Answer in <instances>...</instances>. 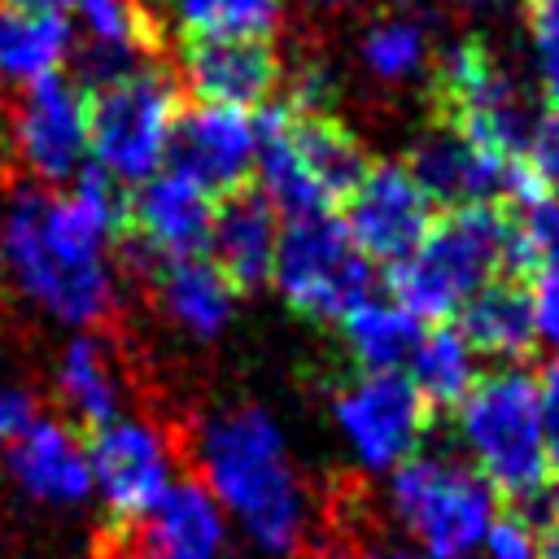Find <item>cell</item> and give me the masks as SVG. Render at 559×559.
I'll list each match as a JSON object with an SVG mask.
<instances>
[{
    "label": "cell",
    "mask_w": 559,
    "mask_h": 559,
    "mask_svg": "<svg viewBox=\"0 0 559 559\" xmlns=\"http://www.w3.org/2000/svg\"><path fill=\"white\" fill-rule=\"evenodd\" d=\"M127 236V201L100 170H79L66 192L13 188L0 205V266L26 301L70 328H105L118 314L114 245Z\"/></svg>",
    "instance_id": "obj_1"
},
{
    "label": "cell",
    "mask_w": 559,
    "mask_h": 559,
    "mask_svg": "<svg viewBox=\"0 0 559 559\" xmlns=\"http://www.w3.org/2000/svg\"><path fill=\"white\" fill-rule=\"evenodd\" d=\"M197 472L245 542L271 559L310 550L323 537V498L301 476L280 419L258 402H231L201 415L192 437Z\"/></svg>",
    "instance_id": "obj_2"
},
{
    "label": "cell",
    "mask_w": 559,
    "mask_h": 559,
    "mask_svg": "<svg viewBox=\"0 0 559 559\" xmlns=\"http://www.w3.org/2000/svg\"><path fill=\"white\" fill-rule=\"evenodd\" d=\"M253 170L262 179V197L288 218H297L328 214L332 205H341L367 170V157L358 135L336 114L284 100L258 122Z\"/></svg>",
    "instance_id": "obj_3"
},
{
    "label": "cell",
    "mask_w": 559,
    "mask_h": 559,
    "mask_svg": "<svg viewBox=\"0 0 559 559\" xmlns=\"http://www.w3.org/2000/svg\"><path fill=\"white\" fill-rule=\"evenodd\" d=\"M515 266L511 218L498 205H463L428 227V236L393 271V297L419 314L445 323L485 284Z\"/></svg>",
    "instance_id": "obj_4"
},
{
    "label": "cell",
    "mask_w": 559,
    "mask_h": 559,
    "mask_svg": "<svg viewBox=\"0 0 559 559\" xmlns=\"http://www.w3.org/2000/svg\"><path fill=\"white\" fill-rule=\"evenodd\" d=\"M459 441L467 450V463L511 502L533 498L550 480L546 437H542V411H537V376L524 367H498L476 376L467 397L454 406Z\"/></svg>",
    "instance_id": "obj_5"
},
{
    "label": "cell",
    "mask_w": 559,
    "mask_h": 559,
    "mask_svg": "<svg viewBox=\"0 0 559 559\" xmlns=\"http://www.w3.org/2000/svg\"><path fill=\"white\" fill-rule=\"evenodd\" d=\"M389 515L419 555L467 559L498 515V489L454 454H411L389 472Z\"/></svg>",
    "instance_id": "obj_6"
},
{
    "label": "cell",
    "mask_w": 559,
    "mask_h": 559,
    "mask_svg": "<svg viewBox=\"0 0 559 559\" xmlns=\"http://www.w3.org/2000/svg\"><path fill=\"white\" fill-rule=\"evenodd\" d=\"M179 100L162 66H131L87 87V153L114 183H144L170 157Z\"/></svg>",
    "instance_id": "obj_7"
},
{
    "label": "cell",
    "mask_w": 559,
    "mask_h": 559,
    "mask_svg": "<svg viewBox=\"0 0 559 559\" xmlns=\"http://www.w3.org/2000/svg\"><path fill=\"white\" fill-rule=\"evenodd\" d=\"M428 83H432L445 127H454L459 135H467L472 144L507 162L524 157L537 114L528 105V92L515 83V74L502 66V57L485 39L467 35V39L445 44L437 52Z\"/></svg>",
    "instance_id": "obj_8"
},
{
    "label": "cell",
    "mask_w": 559,
    "mask_h": 559,
    "mask_svg": "<svg viewBox=\"0 0 559 559\" xmlns=\"http://www.w3.org/2000/svg\"><path fill=\"white\" fill-rule=\"evenodd\" d=\"M271 284L280 301L314 323H336L371 288V262L354 249L341 218L297 214L280 227Z\"/></svg>",
    "instance_id": "obj_9"
},
{
    "label": "cell",
    "mask_w": 559,
    "mask_h": 559,
    "mask_svg": "<svg viewBox=\"0 0 559 559\" xmlns=\"http://www.w3.org/2000/svg\"><path fill=\"white\" fill-rule=\"evenodd\" d=\"M332 419L367 472H393L419 454L432 406L402 371H358L332 389Z\"/></svg>",
    "instance_id": "obj_10"
},
{
    "label": "cell",
    "mask_w": 559,
    "mask_h": 559,
    "mask_svg": "<svg viewBox=\"0 0 559 559\" xmlns=\"http://www.w3.org/2000/svg\"><path fill=\"white\" fill-rule=\"evenodd\" d=\"M0 131L31 179L66 183L87 157V92L66 74H48L9 100Z\"/></svg>",
    "instance_id": "obj_11"
},
{
    "label": "cell",
    "mask_w": 559,
    "mask_h": 559,
    "mask_svg": "<svg viewBox=\"0 0 559 559\" xmlns=\"http://www.w3.org/2000/svg\"><path fill=\"white\" fill-rule=\"evenodd\" d=\"M227 515L201 480H175L144 515L114 520L96 537L92 559H227Z\"/></svg>",
    "instance_id": "obj_12"
},
{
    "label": "cell",
    "mask_w": 559,
    "mask_h": 559,
    "mask_svg": "<svg viewBox=\"0 0 559 559\" xmlns=\"http://www.w3.org/2000/svg\"><path fill=\"white\" fill-rule=\"evenodd\" d=\"M179 432L153 415H118L87 437L92 485L114 520L144 515L175 485Z\"/></svg>",
    "instance_id": "obj_13"
},
{
    "label": "cell",
    "mask_w": 559,
    "mask_h": 559,
    "mask_svg": "<svg viewBox=\"0 0 559 559\" xmlns=\"http://www.w3.org/2000/svg\"><path fill=\"white\" fill-rule=\"evenodd\" d=\"M411 175L419 179V188L450 205V210H463V205H493L498 197L507 201H533L542 197L537 179L528 175L524 157L507 162L480 144H472L467 135H459L454 127H432L424 131L415 144H411V157H406Z\"/></svg>",
    "instance_id": "obj_14"
},
{
    "label": "cell",
    "mask_w": 559,
    "mask_h": 559,
    "mask_svg": "<svg viewBox=\"0 0 559 559\" xmlns=\"http://www.w3.org/2000/svg\"><path fill=\"white\" fill-rule=\"evenodd\" d=\"M345 236L367 262L397 266L432 227V197L419 188L406 162H376L345 197Z\"/></svg>",
    "instance_id": "obj_15"
},
{
    "label": "cell",
    "mask_w": 559,
    "mask_h": 559,
    "mask_svg": "<svg viewBox=\"0 0 559 559\" xmlns=\"http://www.w3.org/2000/svg\"><path fill=\"white\" fill-rule=\"evenodd\" d=\"M258 162V122L245 109L227 105H192L175 118L170 135V170L188 175L197 188L240 192Z\"/></svg>",
    "instance_id": "obj_16"
},
{
    "label": "cell",
    "mask_w": 559,
    "mask_h": 559,
    "mask_svg": "<svg viewBox=\"0 0 559 559\" xmlns=\"http://www.w3.org/2000/svg\"><path fill=\"white\" fill-rule=\"evenodd\" d=\"M214 223V197L179 170H157L127 197V240L140 262L205 253Z\"/></svg>",
    "instance_id": "obj_17"
},
{
    "label": "cell",
    "mask_w": 559,
    "mask_h": 559,
    "mask_svg": "<svg viewBox=\"0 0 559 559\" xmlns=\"http://www.w3.org/2000/svg\"><path fill=\"white\" fill-rule=\"evenodd\" d=\"M179 66L201 105L253 109L284 83V61L266 39H183Z\"/></svg>",
    "instance_id": "obj_18"
},
{
    "label": "cell",
    "mask_w": 559,
    "mask_h": 559,
    "mask_svg": "<svg viewBox=\"0 0 559 559\" xmlns=\"http://www.w3.org/2000/svg\"><path fill=\"white\" fill-rule=\"evenodd\" d=\"M4 472L39 507H83L96 489L87 441L61 419H35L13 445H4Z\"/></svg>",
    "instance_id": "obj_19"
},
{
    "label": "cell",
    "mask_w": 559,
    "mask_h": 559,
    "mask_svg": "<svg viewBox=\"0 0 559 559\" xmlns=\"http://www.w3.org/2000/svg\"><path fill=\"white\" fill-rule=\"evenodd\" d=\"M148 275V297L157 314L183 332L188 341H218L236 314V284L205 258H162V262H140Z\"/></svg>",
    "instance_id": "obj_20"
},
{
    "label": "cell",
    "mask_w": 559,
    "mask_h": 559,
    "mask_svg": "<svg viewBox=\"0 0 559 559\" xmlns=\"http://www.w3.org/2000/svg\"><path fill=\"white\" fill-rule=\"evenodd\" d=\"M280 210L262 197V192H227L214 205V223H210V262L236 284V293L262 288L271 280V262H275V245H280Z\"/></svg>",
    "instance_id": "obj_21"
},
{
    "label": "cell",
    "mask_w": 559,
    "mask_h": 559,
    "mask_svg": "<svg viewBox=\"0 0 559 559\" xmlns=\"http://www.w3.org/2000/svg\"><path fill=\"white\" fill-rule=\"evenodd\" d=\"M52 384H57V397L61 406L87 428H105L122 415V402H127V371H122V354L114 341H105L100 332H83L74 336L61 358H57V371H52Z\"/></svg>",
    "instance_id": "obj_22"
},
{
    "label": "cell",
    "mask_w": 559,
    "mask_h": 559,
    "mask_svg": "<svg viewBox=\"0 0 559 559\" xmlns=\"http://www.w3.org/2000/svg\"><path fill=\"white\" fill-rule=\"evenodd\" d=\"M358 66L376 87H415L432 79L437 44L419 9H384L358 31Z\"/></svg>",
    "instance_id": "obj_23"
},
{
    "label": "cell",
    "mask_w": 559,
    "mask_h": 559,
    "mask_svg": "<svg viewBox=\"0 0 559 559\" xmlns=\"http://www.w3.org/2000/svg\"><path fill=\"white\" fill-rule=\"evenodd\" d=\"M83 17V74L105 83L131 66H144L157 48V22L144 0H79Z\"/></svg>",
    "instance_id": "obj_24"
},
{
    "label": "cell",
    "mask_w": 559,
    "mask_h": 559,
    "mask_svg": "<svg viewBox=\"0 0 559 559\" xmlns=\"http://www.w3.org/2000/svg\"><path fill=\"white\" fill-rule=\"evenodd\" d=\"M459 332L467 336V345L476 354L498 358L502 367H511L515 358H524L537 345V323H533L528 288L520 280L498 275L493 284H485L459 310Z\"/></svg>",
    "instance_id": "obj_25"
},
{
    "label": "cell",
    "mask_w": 559,
    "mask_h": 559,
    "mask_svg": "<svg viewBox=\"0 0 559 559\" xmlns=\"http://www.w3.org/2000/svg\"><path fill=\"white\" fill-rule=\"evenodd\" d=\"M74 52V26L66 13H26L0 9V87H31L48 74H61V61Z\"/></svg>",
    "instance_id": "obj_26"
},
{
    "label": "cell",
    "mask_w": 559,
    "mask_h": 559,
    "mask_svg": "<svg viewBox=\"0 0 559 559\" xmlns=\"http://www.w3.org/2000/svg\"><path fill=\"white\" fill-rule=\"evenodd\" d=\"M336 328L349 358L362 371H402V362H411L424 332L419 314H411L397 297H371V293L358 306H349L336 319Z\"/></svg>",
    "instance_id": "obj_27"
},
{
    "label": "cell",
    "mask_w": 559,
    "mask_h": 559,
    "mask_svg": "<svg viewBox=\"0 0 559 559\" xmlns=\"http://www.w3.org/2000/svg\"><path fill=\"white\" fill-rule=\"evenodd\" d=\"M411 384L424 393V402L432 411L459 406L467 397V389L476 384V349L467 345V336L459 332V323H432L419 332V345L406 362Z\"/></svg>",
    "instance_id": "obj_28"
},
{
    "label": "cell",
    "mask_w": 559,
    "mask_h": 559,
    "mask_svg": "<svg viewBox=\"0 0 559 559\" xmlns=\"http://www.w3.org/2000/svg\"><path fill=\"white\" fill-rule=\"evenodd\" d=\"M183 39H271L284 26V0H166Z\"/></svg>",
    "instance_id": "obj_29"
},
{
    "label": "cell",
    "mask_w": 559,
    "mask_h": 559,
    "mask_svg": "<svg viewBox=\"0 0 559 559\" xmlns=\"http://www.w3.org/2000/svg\"><path fill=\"white\" fill-rule=\"evenodd\" d=\"M511 236H515L520 266H528V271L559 266V201H550V197L520 201V214L511 218Z\"/></svg>",
    "instance_id": "obj_30"
},
{
    "label": "cell",
    "mask_w": 559,
    "mask_h": 559,
    "mask_svg": "<svg viewBox=\"0 0 559 559\" xmlns=\"http://www.w3.org/2000/svg\"><path fill=\"white\" fill-rule=\"evenodd\" d=\"M524 166L537 179L542 197L559 201V114L555 109L533 122V135L524 144Z\"/></svg>",
    "instance_id": "obj_31"
},
{
    "label": "cell",
    "mask_w": 559,
    "mask_h": 559,
    "mask_svg": "<svg viewBox=\"0 0 559 559\" xmlns=\"http://www.w3.org/2000/svg\"><path fill=\"white\" fill-rule=\"evenodd\" d=\"M35 419H39V397H35V389H31L22 376H13V371L0 367V450L13 445Z\"/></svg>",
    "instance_id": "obj_32"
},
{
    "label": "cell",
    "mask_w": 559,
    "mask_h": 559,
    "mask_svg": "<svg viewBox=\"0 0 559 559\" xmlns=\"http://www.w3.org/2000/svg\"><path fill=\"white\" fill-rule=\"evenodd\" d=\"M537 528L520 511H498L485 533V559H537Z\"/></svg>",
    "instance_id": "obj_33"
},
{
    "label": "cell",
    "mask_w": 559,
    "mask_h": 559,
    "mask_svg": "<svg viewBox=\"0 0 559 559\" xmlns=\"http://www.w3.org/2000/svg\"><path fill=\"white\" fill-rule=\"evenodd\" d=\"M533 323H537V341H546L550 349H559V266H542L533 271Z\"/></svg>",
    "instance_id": "obj_34"
},
{
    "label": "cell",
    "mask_w": 559,
    "mask_h": 559,
    "mask_svg": "<svg viewBox=\"0 0 559 559\" xmlns=\"http://www.w3.org/2000/svg\"><path fill=\"white\" fill-rule=\"evenodd\" d=\"M537 411H542L546 459H550V472L559 476V358H550L537 376Z\"/></svg>",
    "instance_id": "obj_35"
},
{
    "label": "cell",
    "mask_w": 559,
    "mask_h": 559,
    "mask_svg": "<svg viewBox=\"0 0 559 559\" xmlns=\"http://www.w3.org/2000/svg\"><path fill=\"white\" fill-rule=\"evenodd\" d=\"M533 70H537V87L550 100V109L559 114V48L550 52H533Z\"/></svg>",
    "instance_id": "obj_36"
},
{
    "label": "cell",
    "mask_w": 559,
    "mask_h": 559,
    "mask_svg": "<svg viewBox=\"0 0 559 559\" xmlns=\"http://www.w3.org/2000/svg\"><path fill=\"white\" fill-rule=\"evenodd\" d=\"M297 4H301V13H310V17H341V13L358 9L362 0H297Z\"/></svg>",
    "instance_id": "obj_37"
},
{
    "label": "cell",
    "mask_w": 559,
    "mask_h": 559,
    "mask_svg": "<svg viewBox=\"0 0 559 559\" xmlns=\"http://www.w3.org/2000/svg\"><path fill=\"white\" fill-rule=\"evenodd\" d=\"M9 9H26V13H61V9H70V4H79V0H4Z\"/></svg>",
    "instance_id": "obj_38"
},
{
    "label": "cell",
    "mask_w": 559,
    "mask_h": 559,
    "mask_svg": "<svg viewBox=\"0 0 559 559\" xmlns=\"http://www.w3.org/2000/svg\"><path fill=\"white\" fill-rule=\"evenodd\" d=\"M537 559H559V524L542 528V537H537Z\"/></svg>",
    "instance_id": "obj_39"
},
{
    "label": "cell",
    "mask_w": 559,
    "mask_h": 559,
    "mask_svg": "<svg viewBox=\"0 0 559 559\" xmlns=\"http://www.w3.org/2000/svg\"><path fill=\"white\" fill-rule=\"evenodd\" d=\"M358 559H428V555H415V550H397V546H380V550H362Z\"/></svg>",
    "instance_id": "obj_40"
},
{
    "label": "cell",
    "mask_w": 559,
    "mask_h": 559,
    "mask_svg": "<svg viewBox=\"0 0 559 559\" xmlns=\"http://www.w3.org/2000/svg\"><path fill=\"white\" fill-rule=\"evenodd\" d=\"M288 559H323V555H314V550H310V555H288Z\"/></svg>",
    "instance_id": "obj_41"
},
{
    "label": "cell",
    "mask_w": 559,
    "mask_h": 559,
    "mask_svg": "<svg viewBox=\"0 0 559 559\" xmlns=\"http://www.w3.org/2000/svg\"><path fill=\"white\" fill-rule=\"evenodd\" d=\"M454 4H472L476 9V4H489V0H454Z\"/></svg>",
    "instance_id": "obj_42"
}]
</instances>
